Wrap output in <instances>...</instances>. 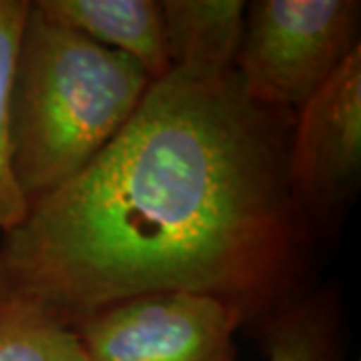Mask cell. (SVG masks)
<instances>
[{"label":"cell","mask_w":361,"mask_h":361,"mask_svg":"<svg viewBox=\"0 0 361 361\" xmlns=\"http://www.w3.org/2000/svg\"><path fill=\"white\" fill-rule=\"evenodd\" d=\"M0 361H85L77 334L40 303L0 289Z\"/></svg>","instance_id":"cell-9"},{"label":"cell","mask_w":361,"mask_h":361,"mask_svg":"<svg viewBox=\"0 0 361 361\" xmlns=\"http://www.w3.org/2000/svg\"><path fill=\"white\" fill-rule=\"evenodd\" d=\"M295 113L235 68H171L89 167L0 239V289L73 327L113 303L187 291L259 325L310 291L315 233L287 153Z\"/></svg>","instance_id":"cell-1"},{"label":"cell","mask_w":361,"mask_h":361,"mask_svg":"<svg viewBox=\"0 0 361 361\" xmlns=\"http://www.w3.org/2000/svg\"><path fill=\"white\" fill-rule=\"evenodd\" d=\"M361 177V49L295 113L287 179L315 237L336 229Z\"/></svg>","instance_id":"cell-5"},{"label":"cell","mask_w":361,"mask_h":361,"mask_svg":"<svg viewBox=\"0 0 361 361\" xmlns=\"http://www.w3.org/2000/svg\"><path fill=\"white\" fill-rule=\"evenodd\" d=\"M28 8V0H0V233L16 227L28 211V199L14 173L11 135V85Z\"/></svg>","instance_id":"cell-10"},{"label":"cell","mask_w":361,"mask_h":361,"mask_svg":"<svg viewBox=\"0 0 361 361\" xmlns=\"http://www.w3.org/2000/svg\"><path fill=\"white\" fill-rule=\"evenodd\" d=\"M171 68L231 71L243 37L241 0H161Z\"/></svg>","instance_id":"cell-7"},{"label":"cell","mask_w":361,"mask_h":361,"mask_svg":"<svg viewBox=\"0 0 361 361\" xmlns=\"http://www.w3.org/2000/svg\"><path fill=\"white\" fill-rule=\"evenodd\" d=\"M267 361H343L339 297L307 291L255 325Z\"/></svg>","instance_id":"cell-8"},{"label":"cell","mask_w":361,"mask_h":361,"mask_svg":"<svg viewBox=\"0 0 361 361\" xmlns=\"http://www.w3.org/2000/svg\"><path fill=\"white\" fill-rule=\"evenodd\" d=\"M243 317L219 299L187 291L113 303L73 325L85 361H237Z\"/></svg>","instance_id":"cell-4"},{"label":"cell","mask_w":361,"mask_h":361,"mask_svg":"<svg viewBox=\"0 0 361 361\" xmlns=\"http://www.w3.org/2000/svg\"><path fill=\"white\" fill-rule=\"evenodd\" d=\"M151 87L139 63L30 2L11 85L14 173L28 203L89 167Z\"/></svg>","instance_id":"cell-2"},{"label":"cell","mask_w":361,"mask_h":361,"mask_svg":"<svg viewBox=\"0 0 361 361\" xmlns=\"http://www.w3.org/2000/svg\"><path fill=\"white\" fill-rule=\"evenodd\" d=\"M357 0L245 4L235 73L259 103L297 113L361 49Z\"/></svg>","instance_id":"cell-3"},{"label":"cell","mask_w":361,"mask_h":361,"mask_svg":"<svg viewBox=\"0 0 361 361\" xmlns=\"http://www.w3.org/2000/svg\"><path fill=\"white\" fill-rule=\"evenodd\" d=\"M35 6L142 66L153 82L171 73L159 0H37Z\"/></svg>","instance_id":"cell-6"}]
</instances>
